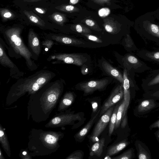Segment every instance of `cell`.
Masks as SVG:
<instances>
[{
  "mask_svg": "<svg viewBox=\"0 0 159 159\" xmlns=\"http://www.w3.org/2000/svg\"><path fill=\"white\" fill-rule=\"evenodd\" d=\"M60 81L49 83L30 95L27 106L28 119L39 123L46 121L59 102L63 92Z\"/></svg>",
  "mask_w": 159,
  "mask_h": 159,
  "instance_id": "1",
  "label": "cell"
},
{
  "mask_svg": "<svg viewBox=\"0 0 159 159\" xmlns=\"http://www.w3.org/2000/svg\"><path fill=\"white\" fill-rule=\"evenodd\" d=\"M64 135L61 131L32 129L28 137V150L32 157L50 155L59 149V142Z\"/></svg>",
  "mask_w": 159,
  "mask_h": 159,
  "instance_id": "2",
  "label": "cell"
},
{
  "mask_svg": "<svg viewBox=\"0 0 159 159\" xmlns=\"http://www.w3.org/2000/svg\"><path fill=\"white\" fill-rule=\"evenodd\" d=\"M55 74L49 71H41L24 79L20 80L11 88L8 94L6 104L11 105L26 93L35 94L50 82Z\"/></svg>",
  "mask_w": 159,
  "mask_h": 159,
  "instance_id": "3",
  "label": "cell"
},
{
  "mask_svg": "<svg viewBox=\"0 0 159 159\" xmlns=\"http://www.w3.org/2000/svg\"><path fill=\"white\" fill-rule=\"evenodd\" d=\"M65 111L55 116L46 124L45 128H56L72 125V129H75L80 127L86 120L82 112L75 114V111H71V109Z\"/></svg>",
  "mask_w": 159,
  "mask_h": 159,
  "instance_id": "4",
  "label": "cell"
},
{
  "mask_svg": "<svg viewBox=\"0 0 159 159\" xmlns=\"http://www.w3.org/2000/svg\"><path fill=\"white\" fill-rule=\"evenodd\" d=\"M5 35L15 52L24 58L28 66L32 67L33 63L31 60L32 55L21 38L20 30L16 28L9 29L6 32Z\"/></svg>",
  "mask_w": 159,
  "mask_h": 159,
  "instance_id": "5",
  "label": "cell"
},
{
  "mask_svg": "<svg viewBox=\"0 0 159 159\" xmlns=\"http://www.w3.org/2000/svg\"><path fill=\"white\" fill-rule=\"evenodd\" d=\"M136 31L146 43L149 40L159 45V25L150 21H143L138 23Z\"/></svg>",
  "mask_w": 159,
  "mask_h": 159,
  "instance_id": "6",
  "label": "cell"
},
{
  "mask_svg": "<svg viewBox=\"0 0 159 159\" xmlns=\"http://www.w3.org/2000/svg\"><path fill=\"white\" fill-rule=\"evenodd\" d=\"M115 107V106L114 105L108 109L101 116V117L98 121L95 126L92 135L90 137V139L93 142L95 143L99 140V136L109 123L111 115Z\"/></svg>",
  "mask_w": 159,
  "mask_h": 159,
  "instance_id": "7",
  "label": "cell"
},
{
  "mask_svg": "<svg viewBox=\"0 0 159 159\" xmlns=\"http://www.w3.org/2000/svg\"><path fill=\"white\" fill-rule=\"evenodd\" d=\"M125 59L127 68L132 72L140 73L151 70L144 62L135 55H127Z\"/></svg>",
  "mask_w": 159,
  "mask_h": 159,
  "instance_id": "8",
  "label": "cell"
},
{
  "mask_svg": "<svg viewBox=\"0 0 159 159\" xmlns=\"http://www.w3.org/2000/svg\"><path fill=\"white\" fill-rule=\"evenodd\" d=\"M124 97L123 84L119 85L114 90L101 109L100 117L108 109L113 106Z\"/></svg>",
  "mask_w": 159,
  "mask_h": 159,
  "instance_id": "9",
  "label": "cell"
},
{
  "mask_svg": "<svg viewBox=\"0 0 159 159\" xmlns=\"http://www.w3.org/2000/svg\"><path fill=\"white\" fill-rule=\"evenodd\" d=\"M108 81L106 79L92 81L79 84L78 89L84 92L85 95L91 94L97 90H101L107 85Z\"/></svg>",
  "mask_w": 159,
  "mask_h": 159,
  "instance_id": "10",
  "label": "cell"
},
{
  "mask_svg": "<svg viewBox=\"0 0 159 159\" xmlns=\"http://www.w3.org/2000/svg\"><path fill=\"white\" fill-rule=\"evenodd\" d=\"M142 87L147 91L159 90V69L153 70L150 75L143 79Z\"/></svg>",
  "mask_w": 159,
  "mask_h": 159,
  "instance_id": "11",
  "label": "cell"
},
{
  "mask_svg": "<svg viewBox=\"0 0 159 159\" xmlns=\"http://www.w3.org/2000/svg\"><path fill=\"white\" fill-rule=\"evenodd\" d=\"M52 59L62 61L67 64L82 65L86 61V59L82 56L75 54H60L51 57Z\"/></svg>",
  "mask_w": 159,
  "mask_h": 159,
  "instance_id": "12",
  "label": "cell"
},
{
  "mask_svg": "<svg viewBox=\"0 0 159 159\" xmlns=\"http://www.w3.org/2000/svg\"><path fill=\"white\" fill-rule=\"evenodd\" d=\"M101 109L98 111L97 113L94 117H92L88 123L85 125L83 128L77 133L74 137L75 140L79 142H82L88 134L94 124L97 121L99 117Z\"/></svg>",
  "mask_w": 159,
  "mask_h": 159,
  "instance_id": "13",
  "label": "cell"
},
{
  "mask_svg": "<svg viewBox=\"0 0 159 159\" xmlns=\"http://www.w3.org/2000/svg\"><path fill=\"white\" fill-rule=\"evenodd\" d=\"M137 55L143 60L159 65V50H138Z\"/></svg>",
  "mask_w": 159,
  "mask_h": 159,
  "instance_id": "14",
  "label": "cell"
},
{
  "mask_svg": "<svg viewBox=\"0 0 159 159\" xmlns=\"http://www.w3.org/2000/svg\"><path fill=\"white\" fill-rule=\"evenodd\" d=\"M75 97L72 92H66L61 99L58 106V112H63L69 108L75 101Z\"/></svg>",
  "mask_w": 159,
  "mask_h": 159,
  "instance_id": "15",
  "label": "cell"
},
{
  "mask_svg": "<svg viewBox=\"0 0 159 159\" xmlns=\"http://www.w3.org/2000/svg\"><path fill=\"white\" fill-rule=\"evenodd\" d=\"M124 99L126 103V107L128 109L130 100V80L128 77V71L125 69L124 72Z\"/></svg>",
  "mask_w": 159,
  "mask_h": 159,
  "instance_id": "16",
  "label": "cell"
},
{
  "mask_svg": "<svg viewBox=\"0 0 159 159\" xmlns=\"http://www.w3.org/2000/svg\"><path fill=\"white\" fill-rule=\"evenodd\" d=\"M28 41L29 46L32 51L36 55H39L41 51L40 41L38 37L33 31L30 32Z\"/></svg>",
  "mask_w": 159,
  "mask_h": 159,
  "instance_id": "17",
  "label": "cell"
},
{
  "mask_svg": "<svg viewBox=\"0 0 159 159\" xmlns=\"http://www.w3.org/2000/svg\"><path fill=\"white\" fill-rule=\"evenodd\" d=\"M102 66L104 70L109 75L117 80L121 84H123L124 76L119 70L105 61L103 62Z\"/></svg>",
  "mask_w": 159,
  "mask_h": 159,
  "instance_id": "18",
  "label": "cell"
},
{
  "mask_svg": "<svg viewBox=\"0 0 159 159\" xmlns=\"http://www.w3.org/2000/svg\"><path fill=\"white\" fill-rule=\"evenodd\" d=\"M0 142L5 152L9 157L11 153L9 142L6 132L1 125H0Z\"/></svg>",
  "mask_w": 159,
  "mask_h": 159,
  "instance_id": "19",
  "label": "cell"
},
{
  "mask_svg": "<svg viewBox=\"0 0 159 159\" xmlns=\"http://www.w3.org/2000/svg\"><path fill=\"white\" fill-rule=\"evenodd\" d=\"M105 139L102 138L95 142L92 146L89 155L90 156H97L100 157L102 156L103 151Z\"/></svg>",
  "mask_w": 159,
  "mask_h": 159,
  "instance_id": "20",
  "label": "cell"
},
{
  "mask_svg": "<svg viewBox=\"0 0 159 159\" xmlns=\"http://www.w3.org/2000/svg\"><path fill=\"white\" fill-rule=\"evenodd\" d=\"M127 109H128L126 107L125 101L124 99L121 103L118 109L115 129L116 130L119 128L121 120L126 113Z\"/></svg>",
  "mask_w": 159,
  "mask_h": 159,
  "instance_id": "21",
  "label": "cell"
},
{
  "mask_svg": "<svg viewBox=\"0 0 159 159\" xmlns=\"http://www.w3.org/2000/svg\"><path fill=\"white\" fill-rule=\"evenodd\" d=\"M52 38L60 43L67 45H80L84 44L81 40L63 36H54Z\"/></svg>",
  "mask_w": 159,
  "mask_h": 159,
  "instance_id": "22",
  "label": "cell"
},
{
  "mask_svg": "<svg viewBox=\"0 0 159 159\" xmlns=\"http://www.w3.org/2000/svg\"><path fill=\"white\" fill-rule=\"evenodd\" d=\"M0 62L4 66H7L11 69L15 67L14 63L7 56L1 42L0 45Z\"/></svg>",
  "mask_w": 159,
  "mask_h": 159,
  "instance_id": "23",
  "label": "cell"
},
{
  "mask_svg": "<svg viewBox=\"0 0 159 159\" xmlns=\"http://www.w3.org/2000/svg\"><path fill=\"white\" fill-rule=\"evenodd\" d=\"M128 144V142L124 140L111 146L108 150L107 155L110 156L115 155L124 149Z\"/></svg>",
  "mask_w": 159,
  "mask_h": 159,
  "instance_id": "24",
  "label": "cell"
},
{
  "mask_svg": "<svg viewBox=\"0 0 159 159\" xmlns=\"http://www.w3.org/2000/svg\"><path fill=\"white\" fill-rule=\"evenodd\" d=\"M120 104H119L115 106L113 114L111 116L109 126V136H111L112 135L115 128L118 111Z\"/></svg>",
  "mask_w": 159,
  "mask_h": 159,
  "instance_id": "25",
  "label": "cell"
},
{
  "mask_svg": "<svg viewBox=\"0 0 159 159\" xmlns=\"http://www.w3.org/2000/svg\"><path fill=\"white\" fill-rule=\"evenodd\" d=\"M151 100H145L140 104L138 108L140 112H143L151 109L153 106Z\"/></svg>",
  "mask_w": 159,
  "mask_h": 159,
  "instance_id": "26",
  "label": "cell"
},
{
  "mask_svg": "<svg viewBox=\"0 0 159 159\" xmlns=\"http://www.w3.org/2000/svg\"><path fill=\"white\" fill-rule=\"evenodd\" d=\"M83 153L80 150L77 151L72 153L67 157L66 159H81L83 157Z\"/></svg>",
  "mask_w": 159,
  "mask_h": 159,
  "instance_id": "27",
  "label": "cell"
},
{
  "mask_svg": "<svg viewBox=\"0 0 159 159\" xmlns=\"http://www.w3.org/2000/svg\"><path fill=\"white\" fill-rule=\"evenodd\" d=\"M132 150H130L125 151L121 155L112 159H130L132 158Z\"/></svg>",
  "mask_w": 159,
  "mask_h": 159,
  "instance_id": "28",
  "label": "cell"
},
{
  "mask_svg": "<svg viewBox=\"0 0 159 159\" xmlns=\"http://www.w3.org/2000/svg\"><path fill=\"white\" fill-rule=\"evenodd\" d=\"M92 106V112L91 116V118L97 114L99 110L101 108H99L98 102L97 101H92L91 102Z\"/></svg>",
  "mask_w": 159,
  "mask_h": 159,
  "instance_id": "29",
  "label": "cell"
},
{
  "mask_svg": "<svg viewBox=\"0 0 159 159\" xmlns=\"http://www.w3.org/2000/svg\"><path fill=\"white\" fill-rule=\"evenodd\" d=\"M110 9L107 8H102L98 11V14L100 17H105L107 16L110 13Z\"/></svg>",
  "mask_w": 159,
  "mask_h": 159,
  "instance_id": "30",
  "label": "cell"
},
{
  "mask_svg": "<svg viewBox=\"0 0 159 159\" xmlns=\"http://www.w3.org/2000/svg\"><path fill=\"white\" fill-rule=\"evenodd\" d=\"M20 157L23 159H32V157L28 150H21L19 153Z\"/></svg>",
  "mask_w": 159,
  "mask_h": 159,
  "instance_id": "31",
  "label": "cell"
},
{
  "mask_svg": "<svg viewBox=\"0 0 159 159\" xmlns=\"http://www.w3.org/2000/svg\"><path fill=\"white\" fill-rule=\"evenodd\" d=\"M75 29L79 33L87 34L91 33L89 29L83 27L80 25L78 24L76 26Z\"/></svg>",
  "mask_w": 159,
  "mask_h": 159,
  "instance_id": "32",
  "label": "cell"
},
{
  "mask_svg": "<svg viewBox=\"0 0 159 159\" xmlns=\"http://www.w3.org/2000/svg\"><path fill=\"white\" fill-rule=\"evenodd\" d=\"M105 29L108 32L114 33L116 31V28L114 26L110 24H107L104 26Z\"/></svg>",
  "mask_w": 159,
  "mask_h": 159,
  "instance_id": "33",
  "label": "cell"
},
{
  "mask_svg": "<svg viewBox=\"0 0 159 159\" xmlns=\"http://www.w3.org/2000/svg\"><path fill=\"white\" fill-rule=\"evenodd\" d=\"M84 35L86 36L87 38L90 40L92 41L98 43H102L103 42L101 40L96 36L86 34H84Z\"/></svg>",
  "mask_w": 159,
  "mask_h": 159,
  "instance_id": "34",
  "label": "cell"
},
{
  "mask_svg": "<svg viewBox=\"0 0 159 159\" xmlns=\"http://www.w3.org/2000/svg\"><path fill=\"white\" fill-rule=\"evenodd\" d=\"M54 19L56 22L61 23L63 20V18L61 15L60 14H56L55 15L54 17Z\"/></svg>",
  "mask_w": 159,
  "mask_h": 159,
  "instance_id": "35",
  "label": "cell"
},
{
  "mask_svg": "<svg viewBox=\"0 0 159 159\" xmlns=\"http://www.w3.org/2000/svg\"><path fill=\"white\" fill-rule=\"evenodd\" d=\"M29 18L32 22L38 24H40L39 20L35 16L33 15L31 16Z\"/></svg>",
  "mask_w": 159,
  "mask_h": 159,
  "instance_id": "36",
  "label": "cell"
},
{
  "mask_svg": "<svg viewBox=\"0 0 159 159\" xmlns=\"http://www.w3.org/2000/svg\"><path fill=\"white\" fill-rule=\"evenodd\" d=\"M127 124V118L126 116V114L125 115L124 117L121 120V126L122 128H124L126 125Z\"/></svg>",
  "mask_w": 159,
  "mask_h": 159,
  "instance_id": "37",
  "label": "cell"
},
{
  "mask_svg": "<svg viewBox=\"0 0 159 159\" xmlns=\"http://www.w3.org/2000/svg\"><path fill=\"white\" fill-rule=\"evenodd\" d=\"M146 153L144 152H141L139 153L138 158L140 159H149V158L147 157Z\"/></svg>",
  "mask_w": 159,
  "mask_h": 159,
  "instance_id": "38",
  "label": "cell"
},
{
  "mask_svg": "<svg viewBox=\"0 0 159 159\" xmlns=\"http://www.w3.org/2000/svg\"><path fill=\"white\" fill-rule=\"evenodd\" d=\"M85 22L86 24L88 26H91V27H92L95 25V23L93 20L91 19H87Z\"/></svg>",
  "mask_w": 159,
  "mask_h": 159,
  "instance_id": "39",
  "label": "cell"
},
{
  "mask_svg": "<svg viewBox=\"0 0 159 159\" xmlns=\"http://www.w3.org/2000/svg\"><path fill=\"white\" fill-rule=\"evenodd\" d=\"M53 44V41L50 40L46 41L43 44V45H44L46 47H47L48 49H50L52 46Z\"/></svg>",
  "mask_w": 159,
  "mask_h": 159,
  "instance_id": "40",
  "label": "cell"
},
{
  "mask_svg": "<svg viewBox=\"0 0 159 159\" xmlns=\"http://www.w3.org/2000/svg\"><path fill=\"white\" fill-rule=\"evenodd\" d=\"M75 7L72 6V5H68L65 7V9L67 11H72L75 9Z\"/></svg>",
  "mask_w": 159,
  "mask_h": 159,
  "instance_id": "41",
  "label": "cell"
},
{
  "mask_svg": "<svg viewBox=\"0 0 159 159\" xmlns=\"http://www.w3.org/2000/svg\"><path fill=\"white\" fill-rule=\"evenodd\" d=\"M82 72L84 75H87L88 72V68H87L84 65L82 67Z\"/></svg>",
  "mask_w": 159,
  "mask_h": 159,
  "instance_id": "42",
  "label": "cell"
},
{
  "mask_svg": "<svg viewBox=\"0 0 159 159\" xmlns=\"http://www.w3.org/2000/svg\"><path fill=\"white\" fill-rule=\"evenodd\" d=\"M153 97H159V90L156 91H153L151 94Z\"/></svg>",
  "mask_w": 159,
  "mask_h": 159,
  "instance_id": "43",
  "label": "cell"
},
{
  "mask_svg": "<svg viewBox=\"0 0 159 159\" xmlns=\"http://www.w3.org/2000/svg\"><path fill=\"white\" fill-rule=\"evenodd\" d=\"M12 16V14L10 12H7L6 13H5L4 15V16L5 18H9L10 17H11Z\"/></svg>",
  "mask_w": 159,
  "mask_h": 159,
  "instance_id": "44",
  "label": "cell"
},
{
  "mask_svg": "<svg viewBox=\"0 0 159 159\" xmlns=\"http://www.w3.org/2000/svg\"><path fill=\"white\" fill-rule=\"evenodd\" d=\"M79 1V0H70V2L72 4H77Z\"/></svg>",
  "mask_w": 159,
  "mask_h": 159,
  "instance_id": "45",
  "label": "cell"
},
{
  "mask_svg": "<svg viewBox=\"0 0 159 159\" xmlns=\"http://www.w3.org/2000/svg\"><path fill=\"white\" fill-rule=\"evenodd\" d=\"M35 10L37 12H38L40 13L41 14H43L44 13V12L43 11L40 9L36 8L35 9Z\"/></svg>",
  "mask_w": 159,
  "mask_h": 159,
  "instance_id": "46",
  "label": "cell"
},
{
  "mask_svg": "<svg viewBox=\"0 0 159 159\" xmlns=\"http://www.w3.org/2000/svg\"><path fill=\"white\" fill-rule=\"evenodd\" d=\"M0 159H5V158H4L3 155V153L2 152V151L1 149V150H0Z\"/></svg>",
  "mask_w": 159,
  "mask_h": 159,
  "instance_id": "47",
  "label": "cell"
},
{
  "mask_svg": "<svg viewBox=\"0 0 159 159\" xmlns=\"http://www.w3.org/2000/svg\"><path fill=\"white\" fill-rule=\"evenodd\" d=\"M99 1H101V2H106L107 1H108V0H99Z\"/></svg>",
  "mask_w": 159,
  "mask_h": 159,
  "instance_id": "48",
  "label": "cell"
},
{
  "mask_svg": "<svg viewBox=\"0 0 159 159\" xmlns=\"http://www.w3.org/2000/svg\"></svg>",
  "mask_w": 159,
  "mask_h": 159,
  "instance_id": "49",
  "label": "cell"
}]
</instances>
